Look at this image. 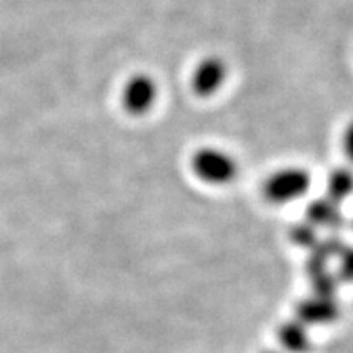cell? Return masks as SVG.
Instances as JSON below:
<instances>
[{"label":"cell","instance_id":"1","mask_svg":"<svg viewBox=\"0 0 353 353\" xmlns=\"http://www.w3.org/2000/svg\"><path fill=\"white\" fill-rule=\"evenodd\" d=\"M311 187V174L301 167H286L280 169L265 180L262 193L265 200L275 205L296 201L309 192Z\"/></svg>","mask_w":353,"mask_h":353},{"label":"cell","instance_id":"2","mask_svg":"<svg viewBox=\"0 0 353 353\" xmlns=\"http://www.w3.org/2000/svg\"><path fill=\"white\" fill-rule=\"evenodd\" d=\"M192 170L201 182L208 185H228L237 176L236 159L216 148H201L192 156Z\"/></svg>","mask_w":353,"mask_h":353},{"label":"cell","instance_id":"3","mask_svg":"<svg viewBox=\"0 0 353 353\" xmlns=\"http://www.w3.org/2000/svg\"><path fill=\"white\" fill-rule=\"evenodd\" d=\"M157 100V83L148 74H136L128 79L123 87V108L132 117L145 114L154 107Z\"/></svg>","mask_w":353,"mask_h":353},{"label":"cell","instance_id":"4","mask_svg":"<svg viewBox=\"0 0 353 353\" xmlns=\"http://www.w3.org/2000/svg\"><path fill=\"white\" fill-rule=\"evenodd\" d=\"M226 77V63L218 56H208L195 65L190 83H192L193 94L206 99V97H213L224 85Z\"/></svg>","mask_w":353,"mask_h":353},{"label":"cell","instance_id":"5","mask_svg":"<svg viewBox=\"0 0 353 353\" xmlns=\"http://www.w3.org/2000/svg\"><path fill=\"white\" fill-rule=\"evenodd\" d=\"M342 307L337 298H327V296H311L301 299L298 303L296 311H294V317L304 325L311 327V325H325L332 324L341 317Z\"/></svg>","mask_w":353,"mask_h":353},{"label":"cell","instance_id":"6","mask_svg":"<svg viewBox=\"0 0 353 353\" xmlns=\"http://www.w3.org/2000/svg\"><path fill=\"white\" fill-rule=\"evenodd\" d=\"M306 221L317 229L327 228L330 231H337L343 224V214L339 203L330 200L329 196H322L307 205Z\"/></svg>","mask_w":353,"mask_h":353},{"label":"cell","instance_id":"7","mask_svg":"<svg viewBox=\"0 0 353 353\" xmlns=\"http://www.w3.org/2000/svg\"><path fill=\"white\" fill-rule=\"evenodd\" d=\"M278 342L285 353H309L312 348L311 335H309V327L299 322L296 317L294 319L285 321L278 327Z\"/></svg>","mask_w":353,"mask_h":353},{"label":"cell","instance_id":"8","mask_svg":"<svg viewBox=\"0 0 353 353\" xmlns=\"http://www.w3.org/2000/svg\"><path fill=\"white\" fill-rule=\"evenodd\" d=\"M353 195V170L348 167H337L329 174L327 195L330 200L341 205Z\"/></svg>","mask_w":353,"mask_h":353},{"label":"cell","instance_id":"9","mask_svg":"<svg viewBox=\"0 0 353 353\" xmlns=\"http://www.w3.org/2000/svg\"><path fill=\"white\" fill-rule=\"evenodd\" d=\"M309 280H311L312 294H316V296L337 298V288L341 280L329 268L312 273V275H309Z\"/></svg>","mask_w":353,"mask_h":353},{"label":"cell","instance_id":"10","mask_svg":"<svg viewBox=\"0 0 353 353\" xmlns=\"http://www.w3.org/2000/svg\"><path fill=\"white\" fill-rule=\"evenodd\" d=\"M290 239L293 241L298 247L311 250L312 247L317 244V241H319L321 237H319V232H317V228H314L311 223H307V221L304 219L301 223L294 224V226L290 229Z\"/></svg>","mask_w":353,"mask_h":353},{"label":"cell","instance_id":"11","mask_svg":"<svg viewBox=\"0 0 353 353\" xmlns=\"http://www.w3.org/2000/svg\"><path fill=\"white\" fill-rule=\"evenodd\" d=\"M339 268L335 275L341 281H353V247L347 245L337 255Z\"/></svg>","mask_w":353,"mask_h":353},{"label":"cell","instance_id":"12","mask_svg":"<svg viewBox=\"0 0 353 353\" xmlns=\"http://www.w3.org/2000/svg\"><path fill=\"white\" fill-rule=\"evenodd\" d=\"M343 151H345V156L348 161L353 164V121L348 123L345 128V132H343Z\"/></svg>","mask_w":353,"mask_h":353},{"label":"cell","instance_id":"13","mask_svg":"<svg viewBox=\"0 0 353 353\" xmlns=\"http://www.w3.org/2000/svg\"><path fill=\"white\" fill-rule=\"evenodd\" d=\"M263 353H285L283 350H267V352H263Z\"/></svg>","mask_w":353,"mask_h":353},{"label":"cell","instance_id":"14","mask_svg":"<svg viewBox=\"0 0 353 353\" xmlns=\"http://www.w3.org/2000/svg\"><path fill=\"white\" fill-rule=\"evenodd\" d=\"M352 228H353V219H352Z\"/></svg>","mask_w":353,"mask_h":353}]
</instances>
